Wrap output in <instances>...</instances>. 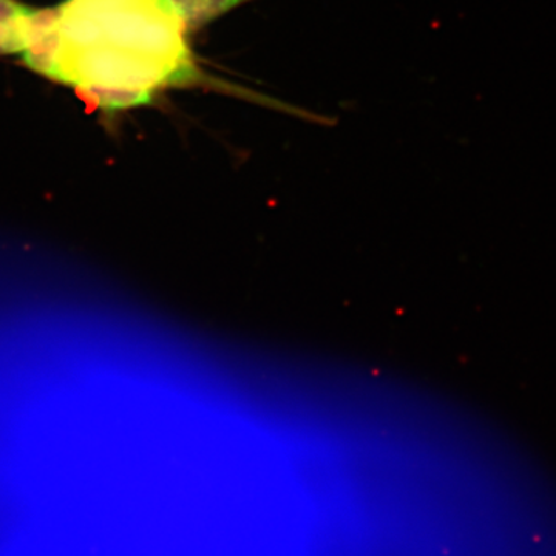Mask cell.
Masks as SVG:
<instances>
[{
	"label": "cell",
	"mask_w": 556,
	"mask_h": 556,
	"mask_svg": "<svg viewBox=\"0 0 556 556\" xmlns=\"http://www.w3.org/2000/svg\"><path fill=\"white\" fill-rule=\"evenodd\" d=\"M62 43L91 47L64 83L129 94L148 104L153 91L199 79L178 0H68L60 7Z\"/></svg>",
	"instance_id": "6da1fadb"
},
{
	"label": "cell",
	"mask_w": 556,
	"mask_h": 556,
	"mask_svg": "<svg viewBox=\"0 0 556 556\" xmlns=\"http://www.w3.org/2000/svg\"><path fill=\"white\" fill-rule=\"evenodd\" d=\"M28 11H30L28 7L14 2V0H0V24L16 22L24 14H27Z\"/></svg>",
	"instance_id": "7a4b0ae2"
}]
</instances>
